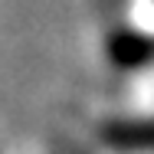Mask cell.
<instances>
[{"label": "cell", "mask_w": 154, "mask_h": 154, "mask_svg": "<svg viewBox=\"0 0 154 154\" xmlns=\"http://www.w3.org/2000/svg\"><path fill=\"white\" fill-rule=\"evenodd\" d=\"M98 138L118 154H154V118H112L98 128Z\"/></svg>", "instance_id": "1"}, {"label": "cell", "mask_w": 154, "mask_h": 154, "mask_svg": "<svg viewBox=\"0 0 154 154\" xmlns=\"http://www.w3.org/2000/svg\"><path fill=\"white\" fill-rule=\"evenodd\" d=\"M105 56L115 69H141L154 62V36L144 30H112L105 39Z\"/></svg>", "instance_id": "2"}]
</instances>
